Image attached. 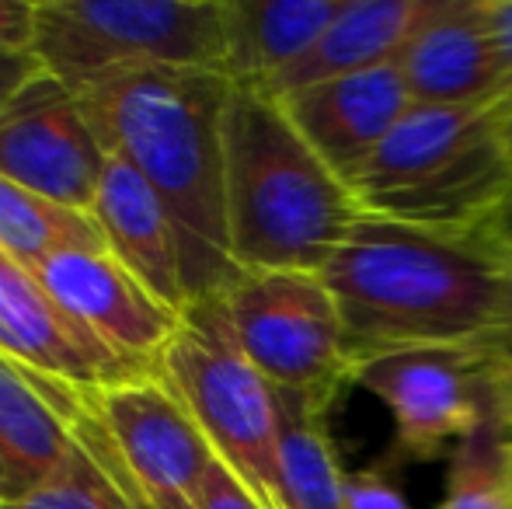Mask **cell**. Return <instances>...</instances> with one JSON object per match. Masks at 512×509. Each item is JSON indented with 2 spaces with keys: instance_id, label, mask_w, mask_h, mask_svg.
<instances>
[{
  "instance_id": "obj_1",
  "label": "cell",
  "mask_w": 512,
  "mask_h": 509,
  "mask_svg": "<svg viewBox=\"0 0 512 509\" xmlns=\"http://www.w3.org/2000/svg\"><path fill=\"white\" fill-rule=\"evenodd\" d=\"M234 84L213 70L150 67L81 91L105 154L129 161L168 206L189 304L223 297L244 276L230 255L223 112Z\"/></svg>"
},
{
  "instance_id": "obj_2",
  "label": "cell",
  "mask_w": 512,
  "mask_h": 509,
  "mask_svg": "<svg viewBox=\"0 0 512 509\" xmlns=\"http://www.w3.org/2000/svg\"><path fill=\"white\" fill-rule=\"evenodd\" d=\"M321 279L342 311L352 360L411 346H499L509 262L478 234L363 213Z\"/></svg>"
},
{
  "instance_id": "obj_3",
  "label": "cell",
  "mask_w": 512,
  "mask_h": 509,
  "mask_svg": "<svg viewBox=\"0 0 512 509\" xmlns=\"http://www.w3.org/2000/svg\"><path fill=\"white\" fill-rule=\"evenodd\" d=\"M223 192L230 255L241 272H321L363 217L349 185L258 88L230 91Z\"/></svg>"
},
{
  "instance_id": "obj_4",
  "label": "cell",
  "mask_w": 512,
  "mask_h": 509,
  "mask_svg": "<svg viewBox=\"0 0 512 509\" xmlns=\"http://www.w3.org/2000/svg\"><path fill=\"white\" fill-rule=\"evenodd\" d=\"M512 189V150L492 109L411 105L352 182L359 210L474 234Z\"/></svg>"
},
{
  "instance_id": "obj_5",
  "label": "cell",
  "mask_w": 512,
  "mask_h": 509,
  "mask_svg": "<svg viewBox=\"0 0 512 509\" xmlns=\"http://www.w3.org/2000/svg\"><path fill=\"white\" fill-rule=\"evenodd\" d=\"M35 53L74 95L150 67L223 74V0H39Z\"/></svg>"
},
{
  "instance_id": "obj_6",
  "label": "cell",
  "mask_w": 512,
  "mask_h": 509,
  "mask_svg": "<svg viewBox=\"0 0 512 509\" xmlns=\"http://www.w3.org/2000/svg\"><path fill=\"white\" fill-rule=\"evenodd\" d=\"M157 374L182 398L223 461L269 509L279 503L276 387L244 356L223 297L185 307L182 328L157 360Z\"/></svg>"
},
{
  "instance_id": "obj_7",
  "label": "cell",
  "mask_w": 512,
  "mask_h": 509,
  "mask_svg": "<svg viewBox=\"0 0 512 509\" xmlns=\"http://www.w3.org/2000/svg\"><path fill=\"white\" fill-rule=\"evenodd\" d=\"M352 384L391 415V461H439L488 415H512V349L495 342L391 349L356 360Z\"/></svg>"
},
{
  "instance_id": "obj_8",
  "label": "cell",
  "mask_w": 512,
  "mask_h": 509,
  "mask_svg": "<svg viewBox=\"0 0 512 509\" xmlns=\"http://www.w3.org/2000/svg\"><path fill=\"white\" fill-rule=\"evenodd\" d=\"M223 307L244 356L276 391L331 408L352 384L356 360L321 272H244Z\"/></svg>"
},
{
  "instance_id": "obj_9",
  "label": "cell",
  "mask_w": 512,
  "mask_h": 509,
  "mask_svg": "<svg viewBox=\"0 0 512 509\" xmlns=\"http://www.w3.org/2000/svg\"><path fill=\"white\" fill-rule=\"evenodd\" d=\"M143 509H199L216 454L161 374H143L91 401Z\"/></svg>"
},
{
  "instance_id": "obj_10",
  "label": "cell",
  "mask_w": 512,
  "mask_h": 509,
  "mask_svg": "<svg viewBox=\"0 0 512 509\" xmlns=\"http://www.w3.org/2000/svg\"><path fill=\"white\" fill-rule=\"evenodd\" d=\"M105 161L81 98L49 70L0 112V175L42 199L91 213Z\"/></svg>"
},
{
  "instance_id": "obj_11",
  "label": "cell",
  "mask_w": 512,
  "mask_h": 509,
  "mask_svg": "<svg viewBox=\"0 0 512 509\" xmlns=\"http://www.w3.org/2000/svg\"><path fill=\"white\" fill-rule=\"evenodd\" d=\"M0 356L46 387L70 398L95 401L98 394L154 374L140 370L84 332L42 286L35 269L0 248Z\"/></svg>"
},
{
  "instance_id": "obj_12",
  "label": "cell",
  "mask_w": 512,
  "mask_h": 509,
  "mask_svg": "<svg viewBox=\"0 0 512 509\" xmlns=\"http://www.w3.org/2000/svg\"><path fill=\"white\" fill-rule=\"evenodd\" d=\"M35 276L84 332L140 370H157L182 328V311L147 290L108 248H67Z\"/></svg>"
},
{
  "instance_id": "obj_13",
  "label": "cell",
  "mask_w": 512,
  "mask_h": 509,
  "mask_svg": "<svg viewBox=\"0 0 512 509\" xmlns=\"http://www.w3.org/2000/svg\"><path fill=\"white\" fill-rule=\"evenodd\" d=\"M276 102L283 105L297 133L310 143V150L349 189L359 171L373 161L380 143L411 109L408 84L398 63L310 84L304 91L276 98Z\"/></svg>"
},
{
  "instance_id": "obj_14",
  "label": "cell",
  "mask_w": 512,
  "mask_h": 509,
  "mask_svg": "<svg viewBox=\"0 0 512 509\" xmlns=\"http://www.w3.org/2000/svg\"><path fill=\"white\" fill-rule=\"evenodd\" d=\"M411 105L492 109L502 102V77L485 0H432L429 14L398 56Z\"/></svg>"
},
{
  "instance_id": "obj_15",
  "label": "cell",
  "mask_w": 512,
  "mask_h": 509,
  "mask_svg": "<svg viewBox=\"0 0 512 509\" xmlns=\"http://www.w3.org/2000/svg\"><path fill=\"white\" fill-rule=\"evenodd\" d=\"M91 217L102 231L108 252L164 304L185 314L189 293H185L182 252H178L171 213L129 161L108 154Z\"/></svg>"
},
{
  "instance_id": "obj_16",
  "label": "cell",
  "mask_w": 512,
  "mask_h": 509,
  "mask_svg": "<svg viewBox=\"0 0 512 509\" xmlns=\"http://www.w3.org/2000/svg\"><path fill=\"white\" fill-rule=\"evenodd\" d=\"M91 401L70 398L0 356V468L18 499L63 468L77 447V422Z\"/></svg>"
},
{
  "instance_id": "obj_17",
  "label": "cell",
  "mask_w": 512,
  "mask_h": 509,
  "mask_svg": "<svg viewBox=\"0 0 512 509\" xmlns=\"http://www.w3.org/2000/svg\"><path fill=\"white\" fill-rule=\"evenodd\" d=\"M429 4L432 0H345L321 39L262 91L286 98L310 84L398 63L405 42L429 14Z\"/></svg>"
},
{
  "instance_id": "obj_18",
  "label": "cell",
  "mask_w": 512,
  "mask_h": 509,
  "mask_svg": "<svg viewBox=\"0 0 512 509\" xmlns=\"http://www.w3.org/2000/svg\"><path fill=\"white\" fill-rule=\"evenodd\" d=\"M345 0H223L227 81L269 88L331 25Z\"/></svg>"
},
{
  "instance_id": "obj_19",
  "label": "cell",
  "mask_w": 512,
  "mask_h": 509,
  "mask_svg": "<svg viewBox=\"0 0 512 509\" xmlns=\"http://www.w3.org/2000/svg\"><path fill=\"white\" fill-rule=\"evenodd\" d=\"M279 401V503L283 509H345V478L328 433V408L304 394Z\"/></svg>"
},
{
  "instance_id": "obj_20",
  "label": "cell",
  "mask_w": 512,
  "mask_h": 509,
  "mask_svg": "<svg viewBox=\"0 0 512 509\" xmlns=\"http://www.w3.org/2000/svg\"><path fill=\"white\" fill-rule=\"evenodd\" d=\"M0 509H143L95 408L77 422V447L56 475Z\"/></svg>"
},
{
  "instance_id": "obj_21",
  "label": "cell",
  "mask_w": 512,
  "mask_h": 509,
  "mask_svg": "<svg viewBox=\"0 0 512 509\" xmlns=\"http://www.w3.org/2000/svg\"><path fill=\"white\" fill-rule=\"evenodd\" d=\"M0 248L28 269H39L67 248H105V238L91 213L67 210L0 175Z\"/></svg>"
},
{
  "instance_id": "obj_22",
  "label": "cell",
  "mask_w": 512,
  "mask_h": 509,
  "mask_svg": "<svg viewBox=\"0 0 512 509\" xmlns=\"http://www.w3.org/2000/svg\"><path fill=\"white\" fill-rule=\"evenodd\" d=\"M436 509H512V415H488L453 447Z\"/></svg>"
},
{
  "instance_id": "obj_23",
  "label": "cell",
  "mask_w": 512,
  "mask_h": 509,
  "mask_svg": "<svg viewBox=\"0 0 512 509\" xmlns=\"http://www.w3.org/2000/svg\"><path fill=\"white\" fill-rule=\"evenodd\" d=\"M345 509H411L405 489L394 478V461L366 464L345 478Z\"/></svg>"
},
{
  "instance_id": "obj_24",
  "label": "cell",
  "mask_w": 512,
  "mask_h": 509,
  "mask_svg": "<svg viewBox=\"0 0 512 509\" xmlns=\"http://www.w3.org/2000/svg\"><path fill=\"white\" fill-rule=\"evenodd\" d=\"M199 509H269L223 461H216L206 475Z\"/></svg>"
},
{
  "instance_id": "obj_25",
  "label": "cell",
  "mask_w": 512,
  "mask_h": 509,
  "mask_svg": "<svg viewBox=\"0 0 512 509\" xmlns=\"http://www.w3.org/2000/svg\"><path fill=\"white\" fill-rule=\"evenodd\" d=\"M46 74V63L35 49H0V112L21 95L32 81Z\"/></svg>"
},
{
  "instance_id": "obj_26",
  "label": "cell",
  "mask_w": 512,
  "mask_h": 509,
  "mask_svg": "<svg viewBox=\"0 0 512 509\" xmlns=\"http://www.w3.org/2000/svg\"><path fill=\"white\" fill-rule=\"evenodd\" d=\"M485 21L492 35L495 60L502 77V102L512 98V0H485Z\"/></svg>"
},
{
  "instance_id": "obj_27",
  "label": "cell",
  "mask_w": 512,
  "mask_h": 509,
  "mask_svg": "<svg viewBox=\"0 0 512 509\" xmlns=\"http://www.w3.org/2000/svg\"><path fill=\"white\" fill-rule=\"evenodd\" d=\"M39 0H0V49H35Z\"/></svg>"
},
{
  "instance_id": "obj_28",
  "label": "cell",
  "mask_w": 512,
  "mask_h": 509,
  "mask_svg": "<svg viewBox=\"0 0 512 509\" xmlns=\"http://www.w3.org/2000/svg\"><path fill=\"white\" fill-rule=\"evenodd\" d=\"M474 234H478L485 245H492L502 258H512V189H509V196L495 206L492 217H488Z\"/></svg>"
},
{
  "instance_id": "obj_29",
  "label": "cell",
  "mask_w": 512,
  "mask_h": 509,
  "mask_svg": "<svg viewBox=\"0 0 512 509\" xmlns=\"http://www.w3.org/2000/svg\"><path fill=\"white\" fill-rule=\"evenodd\" d=\"M509 262V300H506V318H502V332H499V346L512 349V258Z\"/></svg>"
},
{
  "instance_id": "obj_30",
  "label": "cell",
  "mask_w": 512,
  "mask_h": 509,
  "mask_svg": "<svg viewBox=\"0 0 512 509\" xmlns=\"http://www.w3.org/2000/svg\"><path fill=\"white\" fill-rule=\"evenodd\" d=\"M495 112H499L502 133H506V143H509V150H512V98H509V102H499V105H495Z\"/></svg>"
},
{
  "instance_id": "obj_31",
  "label": "cell",
  "mask_w": 512,
  "mask_h": 509,
  "mask_svg": "<svg viewBox=\"0 0 512 509\" xmlns=\"http://www.w3.org/2000/svg\"><path fill=\"white\" fill-rule=\"evenodd\" d=\"M7 503V482H4V468H0V506Z\"/></svg>"
}]
</instances>
